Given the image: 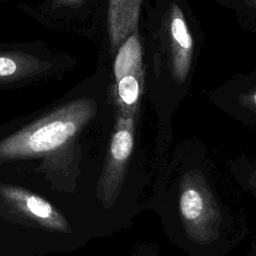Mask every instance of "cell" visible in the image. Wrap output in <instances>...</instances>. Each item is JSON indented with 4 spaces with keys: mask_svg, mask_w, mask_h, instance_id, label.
<instances>
[{
    "mask_svg": "<svg viewBox=\"0 0 256 256\" xmlns=\"http://www.w3.org/2000/svg\"><path fill=\"white\" fill-rule=\"evenodd\" d=\"M91 98L65 103L0 141V159L36 156L53 151L75 136L96 114Z\"/></svg>",
    "mask_w": 256,
    "mask_h": 256,
    "instance_id": "6da1fadb",
    "label": "cell"
},
{
    "mask_svg": "<svg viewBox=\"0 0 256 256\" xmlns=\"http://www.w3.org/2000/svg\"><path fill=\"white\" fill-rule=\"evenodd\" d=\"M179 210L191 241L204 245L218 238L222 222L220 208L200 171L190 170L183 176Z\"/></svg>",
    "mask_w": 256,
    "mask_h": 256,
    "instance_id": "7a4b0ae2",
    "label": "cell"
},
{
    "mask_svg": "<svg viewBox=\"0 0 256 256\" xmlns=\"http://www.w3.org/2000/svg\"><path fill=\"white\" fill-rule=\"evenodd\" d=\"M115 96L118 116L135 118L143 89L142 49L135 31L118 48L114 61Z\"/></svg>",
    "mask_w": 256,
    "mask_h": 256,
    "instance_id": "3957f363",
    "label": "cell"
},
{
    "mask_svg": "<svg viewBox=\"0 0 256 256\" xmlns=\"http://www.w3.org/2000/svg\"><path fill=\"white\" fill-rule=\"evenodd\" d=\"M165 31L171 73L176 81L182 83L191 67L194 46L185 16L175 3L169 9Z\"/></svg>",
    "mask_w": 256,
    "mask_h": 256,
    "instance_id": "277c9868",
    "label": "cell"
},
{
    "mask_svg": "<svg viewBox=\"0 0 256 256\" xmlns=\"http://www.w3.org/2000/svg\"><path fill=\"white\" fill-rule=\"evenodd\" d=\"M0 194L31 219L55 230L67 231L68 224L62 215L45 199L15 186L0 185Z\"/></svg>",
    "mask_w": 256,
    "mask_h": 256,
    "instance_id": "5b68a950",
    "label": "cell"
},
{
    "mask_svg": "<svg viewBox=\"0 0 256 256\" xmlns=\"http://www.w3.org/2000/svg\"><path fill=\"white\" fill-rule=\"evenodd\" d=\"M142 0H109L107 28L112 51L138 31Z\"/></svg>",
    "mask_w": 256,
    "mask_h": 256,
    "instance_id": "8992f818",
    "label": "cell"
},
{
    "mask_svg": "<svg viewBox=\"0 0 256 256\" xmlns=\"http://www.w3.org/2000/svg\"><path fill=\"white\" fill-rule=\"evenodd\" d=\"M50 65L40 59L22 52L0 53V83L13 82L34 76Z\"/></svg>",
    "mask_w": 256,
    "mask_h": 256,
    "instance_id": "52a82bcc",
    "label": "cell"
},
{
    "mask_svg": "<svg viewBox=\"0 0 256 256\" xmlns=\"http://www.w3.org/2000/svg\"><path fill=\"white\" fill-rule=\"evenodd\" d=\"M135 118L117 117L115 129L109 146L108 168L111 171L121 169L129 159L134 145Z\"/></svg>",
    "mask_w": 256,
    "mask_h": 256,
    "instance_id": "ba28073f",
    "label": "cell"
},
{
    "mask_svg": "<svg viewBox=\"0 0 256 256\" xmlns=\"http://www.w3.org/2000/svg\"><path fill=\"white\" fill-rule=\"evenodd\" d=\"M241 102L243 105L256 112V89H254L250 93L244 94L241 97Z\"/></svg>",
    "mask_w": 256,
    "mask_h": 256,
    "instance_id": "9c48e42d",
    "label": "cell"
},
{
    "mask_svg": "<svg viewBox=\"0 0 256 256\" xmlns=\"http://www.w3.org/2000/svg\"><path fill=\"white\" fill-rule=\"evenodd\" d=\"M84 0H54V2L56 4H58L59 6H71V5H76V4H80L81 2H83Z\"/></svg>",
    "mask_w": 256,
    "mask_h": 256,
    "instance_id": "30bf717a",
    "label": "cell"
},
{
    "mask_svg": "<svg viewBox=\"0 0 256 256\" xmlns=\"http://www.w3.org/2000/svg\"><path fill=\"white\" fill-rule=\"evenodd\" d=\"M249 186L251 187V190L256 194V171L250 175Z\"/></svg>",
    "mask_w": 256,
    "mask_h": 256,
    "instance_id": "8fae6325",
    "label": "cell"
},
{
    "mask_svg": "<svg viewBox=\"0 0 256 256\" xmlns=\"http://www.w3.org/2000/svg\"><path fill=\"white\" fill-rule=\"evenodd\" d=\"M248 4H250L251 6H253L256 9V0H246Z\"/></svg>",
    "mask_w": 256,
    "mask_h": 256,
    "instance_id": "7c38bea8",
    "label": "cell"
}]
</instances>
